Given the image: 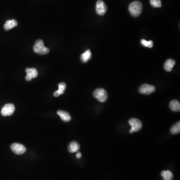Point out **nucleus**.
<instances>
[{"instance_id": "obj_1", "label": "nucleus", "mask_w": 180, "mask_h": 180, "mask_svg": "<svg viewBox=\"0 0 180 180\" xmlns=\"http://www.w3.org/2000/svg\"><path fill=\"white\" fill-rule=\"evenodd\" d=\"M129 10L132 16L134 17H138L142 13L143 5L140 2H133L129 5Z\"/></svg>"}, {"instance_id": "obj_2", "label": "nucleus", "mask_w": 180, "mask_h": 180, "mask_svg": "<svg viewBox=\"0 0 180 180\" xmlns=\"http://www.w3.org/2000/svg\"><path fill=\"white\" fill-rule=\"evenodd\" d=\"M34 51L36 53L40 55H46L49 53L50 50L48 48L45 47L42 40H38L35 42L33 47Z\"/></svg>"}, {"instance_id": "obj_3", "label": "nucleus", "mask_w": 180, "mask_h": 180, "mask_svg": "<svg viewBox=\"0 0 180 180\" xmlns=\"http://www.w3.org/2000/svg\"><path fill=\"white\" fill-rule=\"evenodd\" d=\"M93 96L101 102H105L108 99L107 92L105 89L102 88H99L95 90Z\"/></svg>"}, {"instance_id": "obj_4", "label": "nucleus", "mask_w": 180, "mask_h": 180, "mask_svg": "<svg viewBox=\"0 0 180 180\" xmlns=\"http://www.w3.org/2000/svg\"><path fill=\"white\" fill-rule=\"evenodd\" d=\"M129 123L132 127L131 130H130V133L132 134L134 132H138L142 128V122L138 119L132 118L130 119Z\"/></svg>"}, {"instance_id": "obj_5", "label": "nucleus", "mask_w": 180, "mask_h": 180, "mask_svg": "<svg viewBox=\"0 0 180 180\" xmlns=\"http://www.w3.org/2000/svg\"><path fill=\"white\" fill-rule=\"evenodd\" d=\"M15 110V107L13 104H7L2 109L1 113L3 116H11L14 113Z\"/></svg>"}, {"instance_id": "obj_6", "label": "nucleus", "mask_w": 180, "mask_h": 180, "mask_svg": "<svg viewBox=\"0 0 180 180\" xmlns=\"http://www.w3.org/2000/svg\"><path fill=\"white\" fill-rule=\"evenodd\" d=\"M155 87L149 84H144L142 85L139 88V92L141 94L150 95L155 91Z\"/></svg>"}, {"instance_id": "obj_7", "label": "nucleus", "mask_w": 180, "mask_h": 180, "mask_svg": "<svg viewBox=\"0 0 180 180\" xmlns=\"http://www.w3.org/2000/svg\"><path fill=\"white\" fill-rule=\"evenodd\" d=\"M96 12L98 15L100 16H103L105 15L107 10V7L105 3L102 1L99 0L97 2L96 7Z\"/></svg>"}, {"instance_id": "obj_8", "label": "nucleus", "mask_w": 180, "mask_h": 180, "mask_svg": "<svg viewBox=\"0 0 180 180\" xmlns=\"http://www.w3.org/2000/svg\"><path fill=\"white\" fill-rule=\"evenodd\" d=\"M11 148L13 152L16 154L22 155L26 152V147L23 145L19 143H13L12 144Z\"/></svg>"}, {"instance_id": "obj_9", "label": "nucleus", "mask_w": 180, "mask_h": 180, "mask_svg": "<svg viewBox=\"0 0 180 180\" xmlns=\"http://www.w3.org/2000/svg\"><path fill=\"white\" fill-rule=\"evenodd\" d=\"M26 72L27 73L26 80L27 81H30L33 78H36L38 75V71L35 68H27L26 69Z\"/></svg>"}, {"instance_id": "obj_10", "label": "nucleus", "mask_w": 180, "mask_h": 180, "mask_svg": "<svg viewBox=\"0 0 180 180\" xmlns=\"http://www.w3.org/2000/svg\"><path fill=\"white\" fill-rule=\"evenodd\" d=\"M57 114L59 115L61 118L62 119V120L63 121L66 122H69L71 120V115L67 112L62 111V110H60V111H58L57 112Z\"/></svg>"}, {"instance_id": "obj_11", "label": "nucleus", "mask_w": 180, "mask_h": 180, "mask_svg": "<svg viewBox=\"0 0 180 180\" xmlns=\"http://www.w3.org/2000/svg\"><path fill=\"white\" fill-rule=\"evenodd\" d=\"M18 25V22L16 20H8L4 25V29L6 31H9L13 28L16 27Z\"/></svg>"}, {"instance_id": "obj_12", "label": "nucleus", "mask_w": 180, "mask_h": 180, "mask_svg": "<svg viewBox=\"0 0 180 180\" xmlns=\"http://www.w3.org/2000/svg\"><path fill=\"white\" fill-rule=\"evenodd\" d=\"M80 146L78 142L76 141H73L71 142L69 145L68 146V150L70 153H73L78 152L80 150Z\"/></svg>"}, {"instance_id": "obj_13", "label": "nucleus", "mask_w": 180, "mask_h": 180, "mask_svg": "<svg viewBox=\"0 0 180 180\" xmlns=\"http://www.w3.org/2000/svg\"><path fill=\"white\" fill-rule=\"evenodd\" d=\"M176 62L174 60L168 59L164 64V68L167 72H171L173 69L174 66L175 65Z\"/></svg>"}, {"instance_id": "obj_14", "label": "nucleus", "mask_w": 180, "mask_h": 180, "mask_svg": "<svg viewBox=\"0 0 180 180\" xmlns=\"http://www.w3.org/2000/svg\"><path fill=\"white\" fill-rule=\"evenodd\" d=\"M58 86H59V89H58V91L55 92L54 94V96L56 97L60 96L61 95L64 94L66 88V85L64 83H60L58 85Z\"/></svg>"}, {"instance_id": "obj_15", "label": "nucleus", "mask_w": 180, "mask_h": 180, "mask_svg": "<svg viewBox=\"0 0 180 180\" xmlns=\"http://www.w3.org/2000/svg\"><path fill=\"white\" fill-rule=\"evenodd\" d=\"M170 107L172 111L174 112H180V103L178 100H172L170 104Z\"/></svg>"}, {"instance_id": "obj_16", "label": "nucleus", "mask_w": 180, "mask_h": 180, "mask_svg": "<svg viewBox=\"0 0 180 180\" xmlns=\"http://www.w3.org/2000/svg\"><path fill=\"white\" fill-rule=\"evenodd\" d=\"M161 176L163 177L164 180H173V177H174L173 173L169 170L162 171L161 173Z\"/></svg>"}, {"instance_id": "obj_17", "label": "nucleus", "mask_w": 180, "mask_h": 180, "mask_svg": "<svg viewBox=\"0 0 180 180\" xmlns=\"http://www.w3.org/2000/svg\"><path fill=\"white\" fill-rule=\"evenodd\" d=\"M91 52L90 50H87L85 53L82 54L81 56V59L83 63H86L91 58Z\"/></svg>"}, {"instance_id": "obj_18", "label": "nucleus", "mask_w": 180, "mask_h": 180, "mask_svg": "<svg viewBox=\"0 0 180 180\" xmlns=\"http://www.w3.org/2000/svg\"><path fill=\"white\" fill-rule=\"evenodd\" d=\"M180 132V122H178L173 125L171 129V132L173 135L178 134Z\"/></svg>"}, {"instance_id": "obj_19", "label": "nucleus", "mask_w": 180, "mask_h": 180, "mask_svg": "<svg viewBox=\"0 0 180 180\" xmlns=\"http://www.w3.org/2000/svg\"><path fill=\"white\" fill-rule=\"evenodd\" d=\"M150 4L154 8H160L162 6V2L161 0H150Z\"/></svg>"}, {"instance_id": "obj_20", "label": "nucleus", "mask_w": 180, "mask_h": 180, "mask_svg": "<svg viewBox=\"0 0 180 180\" xmlns=\"http://www.w3.org/2000/svg\"><path fill=\"white\" fill-rule=\"evenodd\" d=\"M141 44L144 47H148L149 48H151L153 47V42L152 41H147L145 39L141 40Z\"/></svg>"}, {"instance_id": "obj_21", "label": "nucleus", "mask_w": 180, "mask_h": 180, "mask_svg": "<svg viewBox=\"0 0 180 180\" xmlns=\"http://www.w3.org/2000/svg\"><path fill=\"white\" fill-rule=\"evenodd\" d=\"M76 157L77 158H78V159H80L82 157L81 153L80 152H78L76 155Z\"/></svg>"}]
</instances>
